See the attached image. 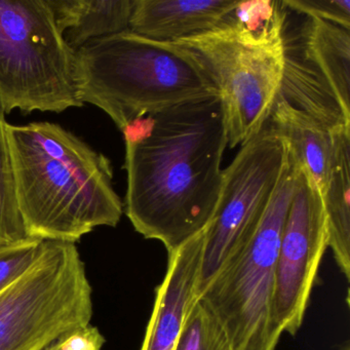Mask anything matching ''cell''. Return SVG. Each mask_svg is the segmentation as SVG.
<instances>
[{
  "label": "cell",
  "instance_id": "1",
  "mask_svg": "<svg viewBox=\"0 0 350 350\" xmlns=\"http://www.w3.org/2000/svg\"><path fill=\"white\" fill-rule=\"evenodd\" d=\"M122 132L126 216L171 253L206 228L218 204L228 146L220 96L147 114Z\"/></svg>",
  "mask_w": 350,
  "mask_h": 350
},
{
  "label": "cell",
  "instance_id": "2",
  "mask_svg": "<svg viewBox=\"0 0 350 350\" xmlns=\"http://www.w3.org/2000/svg\"><path fill=\"white\" fill-rule=\"evenodd\" d=\"M16 198L30 239L75 243L116 227L124 204L111 161L57 124H5Z\"/></svg>",
  "mask_w": 350,
  "mask_h": 350
},
{
  "label": "cell",
  "instance_id": "3",
  "mask_svg": "<svg viewBox=\"0 0 350 350\" xmlns=\"http://www.w3.org/2000/svg\"><path fill=\"white\" fill-rule=\"evenodd\" d=\"M282 1H239L211 31L171 44L188 51L222 102L229 148L243 146L267 124L284 71Z\"/></svg>",
  "mask_w": 350,
  "mask_h": 350
},
{
  "label": "cell",
  "instance_id": "4",
  "mask_svg": "<svg viewBox=\"0 0 350 350\" xmlns=\"http://www.w3.org/2000/svg\"><path fill=\"white\" fill-rule=\"evenodd\" d=\"M77 79L83 105L103 110L120 131L147 114L219 95L188 51L130 30L77 50Z\"/></svg>",
  "mask_w": 350,
  "mask_h": 350
},
{
  "label": "cell",
  "instance_id": "5",
  "mask_svg": "<svg viewBox=\"0 0 350 350\" xmlns=\"http://www.w3.org/2000/svg\"><path fill=\"white\" fill-rule=\"evenodd\" d=\"M296 173V161L288 150L257 226L198 298L220 323L231 350H275L282 336L272 317V301L280 237Z\"/></svg>",
  "mask_w": 350,
  "mask_h": 350
},
{
  "label": "cell",
  "instance_id": "6",
  "mask_svg": "<svg viewBox=\"0 0 350 350\" xmlns=\"http://www.w3.org/2000/svg\"><path fill=\"white\" fill-rule=\"evenodd\" d=\"M0 105L5 114L83 106L77 51L63 38L46 0H0Z\"/></svg>",
  "mask_w": 350,
  "mask_h": 350
},
{
  "label": "cell",
  "instance_id": "7",
  "mask_svg": "<svg viewBox=\"0 0 350 350\" xmlns=\"http://www.w3.org/2000/svg\"><path fill=\"white\" fill-rule=\"evenodd\" d=\"M92 288L77 245L44 241L29 270L0 294V350H46L87 327Z\"/></svg>",
  "mask_w": 350,
  "mask_h": 350
},
{
  "label": "cell",
  "instance_id": "8",
  "mask_svg": "<svg viewBox=\"0 0 350 350\" xmlns=\"http://www.w3.org/2000/svg\"><path fill=\"white\" fill-rule=\"evenodd\" d=\"M286 141L267 122L223 169L216 210L204 234L198 298L257 226L288 159Z\"/></svg>",
  "mask_w": 350,
  "mask_h": 350
},
{
  "label": "cell",
  "instance_id": "9",
  "mask_svg": "<svg viewBox=\"0 0 350 350\" xmlns=\"http://www.w3.org/2000/svg\"><path fill=\"white\" fill-rule=\"evenodd\" d=\"M282 42L278 98L329 130L350 126V29L304 16L294 29L284 21Z\"/></svg>",
  "mask_w": 350,
  "mask_h": 350
},
{
  "label": "cell",
  "instance_id": "10",
  "mask_svg": "<svg viewBox=\"0 0 350 350\" xmlns=\"http://www.w3.org/2000/svg\"><path fill=\"white\" fill-rule=\"evenodd\" d=\"M296 165L294 194L280 237L272 301L276 327L292 336L302 325L321 258L329 247L321 192L305 170Z\"/></svg>",
  "mask_w": 350,
  "mask_h": 350
},
{
  "label": "cell",
  "instance_id": "11",
  "mask_svg": "<svg viewBox=\"0 0 350 350\" xmlns=\"http://www.w3.org/2000/svg\"><path fill=\"white\" fill-rule=\"evenodd\" d=\"M167 254V273L157 288L141 350H175L190 309L198 300L204 259L202 231Z\"/></svg>",
  "mask_w": 350,
  "mask_h": 350
},
{
  "label": "cell",
  "instance_id": "12",
  "mask_svg": "<svg viewBox=\"0 0 350 350\" xmlns=\"http://www.w3.org/2000/svg\"><path fill=\"white\" fill-rule=\"evenodd\" d=\"M237 0H135L130 31L161 42H175L220 26Z\"/></svg>",
  "mask_w": 350,
  "mask_h": 350
},
{
  "label": "cell",
  "instance_id": "13",
  "mask_svg": "<svg viewBox=\"0 0 350 350\" xmlns=\"http://www.w3.org/2000/svg\"><path fill=\"white\" fill-rule=\"evenodd\" d=\"M350 126L332 130V153L323 202L329 247L338 267L350 280Z\"/></svg>",
  "mask_w": 350,
  "mask_h": 350
},
{
  "label": "cell",
  "instance_id": "14",
  "mask_svg": "<svg viewBox=\"0 0 350 350\" xmlns=\"http://www.w3.org/2000/svg\"><path fill=\"white\" fill-rule=\"evenodd\" d=\"M65 42L75 51L130 30L135 0H46Z\"/></svg>",
  "mask_w": 350,
  "mask_h": 350
},
{
  "label": "cell",
  "instance_id": "15",
  "mask_svg": "<svg viewBox=\"0 0 350 350\" xmlns=\"http://www.w3.org/2000/svg\"><path fill=\"white\" fill-rule=\"evenodd\" d=\"M268 122L286 141L291 154L323 196L331 161L332 130L280 98H276Z\"/></svg>",
  "mask_w": 350,
  "mask_h": 350
},
{
  "label": "cell",
  "instance_id": "16",
  "mask_svg": "<svg viewBox=\"0 0 350 350\" xmlns=\"http://www.w3.org/2000/svg\"><path fill=\"white\" fill-rule=\"evenodd\" d=\"M5 124V113L0 105V247L32 239L26 232L18 208Z\"/></svg>",
  "mask_w": 350,
  "mask_h": 350
},
{
  "label": "cell",
  "instance_id": "17",
  "mask_svg": "<svg viewBox=\"0 0 350 350\" xmlns=\"http://www.w3.org/2000/svg\"><path fill=\"white\" fill-rule=\"evenodd\" d=\"M175 350H231L228 340L214 315L202 301L190 309Z\"/></svg>",
  "mask_w": 350,
  "mask_h": 350
},
{
  "label": "cell",
  "instance_id": "18",
  "mask_svg": "<svg viewBox=\"0 0 350 350\" xmlns=\"http://www.w3.org/2000/svg\"><path fill=\"white\" fill-rule=\"evenodd\" d=\"M44 241L32 239L17 245L0 247V294L38 261L44 251Z\"/></svg>",
  "mask_w": 350,
  "mask_h": 350
},
{
  "label": "cell",
  "instance_id": "19",
  "mask_svg": "<svg viewBox=\"0 0 350 350\" xmlns=\"http://www.w3.org/2000/svg\"><path fill=\"white\" fill-rule=\"evenodd\" d=\"M288 11L350 29L349 0H284Z\"/></svg>",
  "mask_w": 350,
  "mask_h": 350
},
{
  "label": "cell",
  "instance_id": "20",
  "mask_svg": "<svg viewBox=\"0 0 350 350\" xmlns=\"http://www.w3.org/2000/svg\"><path fill=\"white\" fill-rule=\"evenodd\" d=\"M104 343L105 338L99 329L90 325L64 336L46 350H101Z\"/></svg>",
  "mask_w": 350,
  "mask_h": 350
},
{
  "label": "cell",
  "instance_id": "21",
  "mask_svg": "<svg viewBox=\"0 0 350 350\" xmlns=\"http://www.w3.org/2000/svg\"><path fill=\"white\" fill-rule=\"evenodd\" d=\"M344 350H350V349H349V347H346L345 349H344Z\"/></svg>",
  "mask_w": 350,
  "mask_h": 350
}]
</instances>
